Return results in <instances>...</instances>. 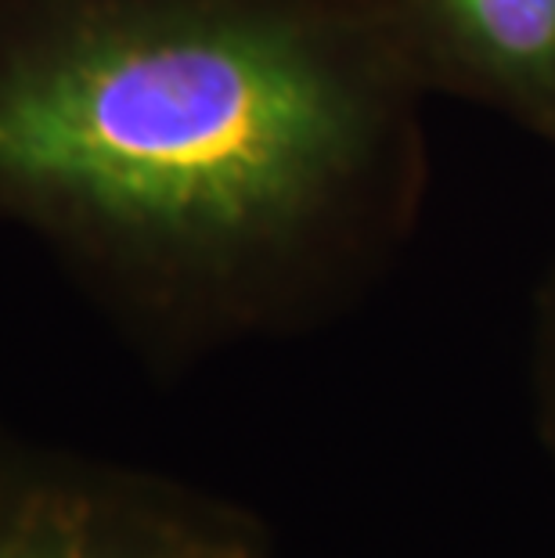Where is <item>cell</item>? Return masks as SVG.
I'll return each instance as SVG.
<instances>
[{
  "mask_svg": "<svg viewBox=\"0 0 555 558\" xmlns=\"http://www.w3.org/2000/svg\"><path fill=\"white\" fill-rule=\"evenodd\" d=\"M350 80L231 22L137 29L0 94V170L181 239H228L325 192L361 148Z\"/></svg>",
  "mask_w": 555,
  "mask_h": 558,
  "instance_id": "obj_1",
  "label": "cell"
},
{
  "mask_svg": "<svg viewBox=\"0 0 555 558\" xmlns=\"http://www.w3.org/2000/svg\"><path fill=\"white\" fill-rule=\"evenodd\" d=\"M0 558H281L267 522L152 476L0 454Z\"/></svg>",
  "mask_w": 555,
  "mask_h": 558,
  "instance_id": "obj_2",
  "label": "cell"
},
{
  "mask_svg": "<svg viewBox=\"0 0 555 558\" xmlns=\"http://www.w3.org/2000/svg\"><path fill=\"white\" fill-rule=\"evenodd\" d=\"M472 65L523 90L555 87V0H436Z\"/></svg>",
  "mask_w": 555,
  "mask_h": 558,
  "instance_id": "obj_3",
  "label": "cell"
},
{
  "mask_svg": "<svg viewBox=\"0 0 555 558\" xmlns=\"http://www.w3.org/2000/svg\"><path fill=\"white\" fill-rule=\"evenodd\" d=\"M534 411L548 461L555 469V275L545 289V300H541L534 331Z\"/></svg>",
  "mask_w": 555,
  "mask_h": 558,
  "instance_id": "obj_4",
  "label": "cell"
}]
</instances>
